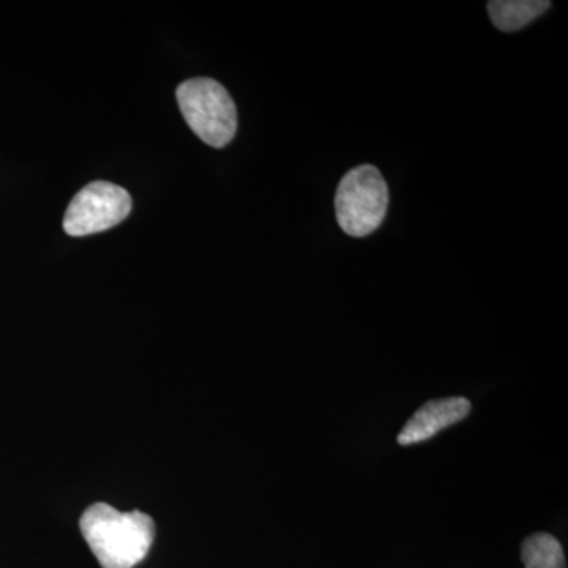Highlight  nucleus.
I'll use <instances>...</instances> for the list:
<instances>
[{
  "mask_svg": "<svg viewBox=\"0 0 568 568\" xmlns=\"http://www.w3.org/2000/svg\"><path fill=\"white\" fill-rule=\"evenodd\" d=\"M388 189L383 174L372 164L347 171L335 194L336 220L351 237L375 233L386 219Z\"/></svg>",
  "mask_w": 568,
  "mask_h": 568,
  "instance_id": "obj_3",
  "label": "nucleus"
},
{
  "mask_svg": "<svg viewBox=\"0 0 568 568\" xmlns=\"http://www.w3.org/2000/svg\"><path fill=\"white\" fill-rule=\"evenodd\" d=\"M469 413V399L463 398V396L425 403L399 433L398 444L413 446V444L432 439L440 429L462 422Z\"/></svg>",
  "mask_w": 568,
  "mask_h": 568,
  "instance_id": "obj_5",
  "label": "nucleus"
},
{
  "mask_svg": "<svg viewBox=\"0 0 568 568\" xmlns=\"http://www.w3.org/2000/svg\"><path fill=\"white\" fill-rule=\"evenodd\" d=\"M178 103L193 133L212 148H224L237 132V110L220 82L194 78L178 88Z\"/></svg>",
  "mask_w": 568,
  "mask_h": 568,
  "instance_id": "obj_2",
  "label": "nucleus"
},
{
  "mask_svg": "<svg viewBox=\"0 0 568 568\" xmlns=\"http://www.w3.org/2000/svg\"><path fill=\"white\" fill-rule=\"evenodd\" d=\"M80 528L103 568H133L151 551L155 525L142 511H119L93 504L82 514Z\"/></svg>",
  "mask_w": 568,
  "mask_h": 568,
  "instance_id": "obj_1",
  "label": "nucleus"
},
{
  "mask_svg": "<svg viewBox=\"0 0 568 568\" xmlns=\"http://www.w3.org/2000/svg\"><path fill=\"white\" fill-rule=\"evenodd\" d=\"M526 568H566V556L558 538L549 534H534L526 538L521 548Z\"/></svg>",
  "mask_w": 568,
  "mask_h": 568,
  "instance_id": "obj_7",
  "label": "nucleus"
},
{
  "mask_svg": "<svg viewBox=\"0 0 568 568\" xmlns=\"http://www.w3.org/2000/svg\"><path fill=\"white\" fill-rule=\"evenodd\" d=\"M548 0H493L488 2L493 24L504 32H515L549 10Z\"/></svg>",
  "mask_w": 568,
  "mask_h": 568,
  "instance_id": "obj_6",
  "label": "nucleus"
},
{
  "mask_svg": "<svg viewBox=\"0 0 568 568\" xmlns=\"http://www.w3.org/2000/svg\"><path fill=\"white\" fill-rule=\"evenodd\" d=\"M132 212V196L111 182H92L71 200L63 230L71 237H84L118 226Z\"/></svg>",
  "mask_w": 568,
  "mask_h": 568,
  "instance_id": "obj_4",
  "label": "nucleus"
}]
</instances>
